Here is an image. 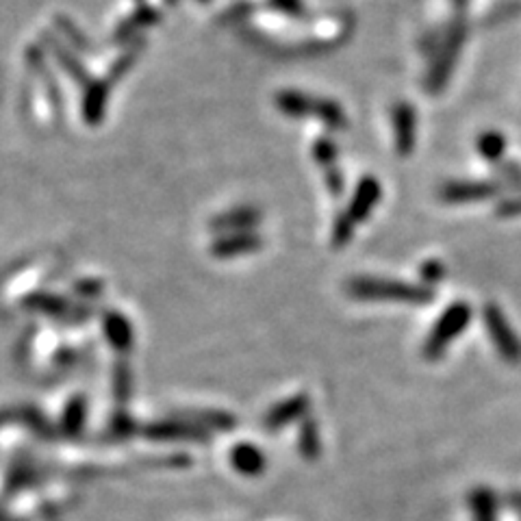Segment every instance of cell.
<instances>
[{
	"label": "cell",
	"instance_id": "24",
	"mask_svg": "<svg viewBox=\"0 0 521 521\" xmlns=\"http://www.w3.org/2000/svg\"><path fill=\"white\" fill-rule=\"evenodd\" d=\"M521 213V198H510L498 204V216H517Z\"/></svg>",
	"mask_w": 521,
	"mask_h": 521
},
{
	"label": "cell",
	"instance_id": "23",
	"mask_svg": "<svg viewBox=\"0 0 521 521\" xmlns=\"http://www.w3.org/2000/svg\"><path fill=\"white\" fill-rule=\"evenodd\" d=\"M250 13H252V4L237 3L235 7H231L226 13H224V20H226V22H237V20H243V18H248Z\"/></svg>",
	"mask_w": 521,
	"mask_h": 521
},
{
	"label": "cell",
	"instance_id": "11",
	"mask_svg": "<svg viewBox=\"0 0 521 521\" xmlns=\"http://www.w3.org/2000/svg\"><path fill=\"white\" fill-rule=\"evenodd\" d=\"M146 435L150 439H165V441H207L209 432L202 430L201 426L192 422L172 420V422H159L146 428Z\"/></svg>",
	"mask_w": 521,
	"mask_h": 521
},
{
	"label": "cell",
	"instance_id": "10",
	"mask_svg": "<svg viewBox=\"0 0 521 521\" xmlns=\"http://www.w3.org/2000/svg\"><path fill=\"white\" fill-rule=\"evenodd\" d=\"M263 220V213L252 204H243V207H235L231 211H224L211 220V228L222 235L228 233H246L252 231Z\"/></svg>",
	"mask_w": 521,
	"mask_h": 521
},
{
	"label": "cell",
	"instance_id": "21",
	"mask_svg": "<svg viewBox=\"0 0 521 521\" xmlns=\"http://www.w3.org/2000/svg\"><path fill=\"white\" fill-rule=\"evenodd\" d=\"M272 4H274L279 12L287 13V16H304V4H302V0H272Z\"/></svg>",
	"mask_w": 521,
	"mask_h": 521
},
{
	"label": "cell",
	"instance_id": "2",
	"mask_svg": "<svg viewBox=\"0 0 521 521\" xmlns=\"http://www.w3.org/2000/svg\"><path fill=\"white\" fill-rule=\"evenodd\" d=\"M274 100L279 111L289 118H311L313 115L333 130L348 129V118L335 100L320 99V96L304 94L298 90H282L276 94Z\"/></svg>",
	"mask_w": 521,
	"mask_h": 521
},
{
	"label": "cell",
	"instance_id": "16",
	"mask_svg": "<svg viewBox=\"0 0 521 521\" xmlns=\"http://www.w3.org/2000/svg\"><path fill=\"white\" fill-rule=\"evenodd\" d=\"M298 450L306 461L320 459L321 452V437H320V426L313 417H304L300 423L298 432Z\"/></svg>",
	"mask_w": 521,
	"mask_h": 521
},
{
	"label": "cell",
	"instance_id": "12",
	"mask_svg": "<svg viewBox=\"0 0 521 521\" xmlns=\"http://www.w3.org/2000/svg\"><path fill=\"white\" fill-rule=\"evenodd\" d=\"M261 246L263 240L252 231L228 233V235L217 237L216 243L211 246V255L220 257V259H231V257L250 255V252L259 250Z\"/></svg>",
	"mask_w": 521,
	"mask_h": 521
},
{
	"label": "cell",
	"instance_id": "22",
	"mask_svg": "<svg viewBox=\"0 0 521 521\" xmlns=\"http://www.w3.org/2000/svg\"><path fill=\"white\" fill-rule=\"evenodd\" d=\"M326 185H328V192L333 193L335 198H339L341 193H343L345 183H343V177H341V172L337 168L326 170Z\"/></svg>",
	"mask_w": 521,
	"mask_h": 521
},
{
	"label": "cell",
	"instance_id": "3",
	"mask_svg": "<svg viewBox=\"0 0 521 521\" xmlns=\"http://www.w3.org/2000/svg\"><path fill=\"white\" fill-rule=\"evenodd\" d=\"M467 40V22L459 18V20L452 22L450 31L443 36V42L439 51L435 52V59H432V67L426 76V90L428 94H439L443 87L450 81L452 72H454L456 61H459L462 43Z\"/></svg>",
	"mask_w": 521,
	"mask_h": 521
},
{
	"label": "cell",
	"instance_id": "8",
	"mask_svg": "<svg viewBox=\"0 0 521 521\" xmlns=\"http://www.w3.org/2000/svg\"><path fill=\"white\" fill-rule=\"evenodd\" d=\"M501 185L493 181H450L441 187L439 198L447 204L478 202L498 196Z\"/></svg>",
	"mask_w": 521,
	"mask_h": 521
},
{
	"label": "cell",
	"instance_id": "9",
	"mask_svg": "<svg viewBox=\"0 0 521 521\" xmlns=\"http://www.w3.org/2000/svg\"><path fill=\"white\" fill-rule=\"evenodd\" d=\"M383 196V187L378 183V178L374 177H365L361 178V183L357 185L352 193V201H350L348 209H345V216L350 217L354 224L367 220L372 216L374 207H376L378 201Z\"/></svg>",
	"mask_w": 521,
	"mask_h": 521
},
{
	"label": "cell",
	"instance_id": "1",
	"mask_svg": "<svg viewBox=\"0 0 521 521\" xmlns=\"http://www.w3.org/2000/svg\"><path fill=\"white\" fill-rule=\"evenodd\" d=\"M350 298L363 302H402V304H428L435 298V291L426 285L404 282L376 276H357L345 285Z\"/></svg>",
	"mask_w": 521,
	"mask_h": 521
},
{
	"label": "cell",
	"instance_id": "13",
	"mask_svg": "<svg viewBox=\"0 0 521 521\" xmlns=\"http://www.w3.org/2000/svg\"><path fill=\"white\" fill-rule=\"evenodd\" d=\"M231 465L237 474L255 478L265 471L267 461L261 447H257L255 443H237L231 450Z\"/></svg>",
	"mask_w": 521,
	"mask_h": 521
},
{
	"label": "cell",
	"instance_id": "14",
	"mask_svg": "<svg viewBox=\"0 0 521 521\" xmlns=\"http://www.w3.org/2000/svg\"><path fill=\"white\" fill-rule=\"evenodd\" d=\"M189 422L201 426L207 432H224L233 430L237 426V417L233 413L226 411H213V408H204V411H189L187 413Z\"/></svg>",
	"mask_w": 521,
	"mask_h": 521
},
{
	"label": "cell",
	"instance_id": "7",
	"mask_svg": "<svg viewBox=\"0 0 521 521\" xmlns=\"http://www.w3.org/2000/svg\"><path fill=\"white\" fill-rule=\"evenodd\" d=\"M311 400L306 393H296V396H289L287 400L276 402L270 411L263 415V428L267 432H279L282 428H287L289 423L304 420L306 413H309Z\"/></svg>",
	"mask_w": 521,
	"mask_h": 521
},
{
	"label": "cell",
	"instance_id": "26",
	"mask_svg": "<svg viewBox=\"0 0 521 521\" xmlns=\"http://www.w3.org/2000/svg\"><path fill=\"white\" fill-rule=\"evenodd\" d=\"M202 3H207V0H202Z\"/></svg>",
	"mask_w": 521,
	"mask_h": 521
},
{
	"label": "cell",
	"instance_id": "5",
	"mask_svg": "<svg viewBox=\"0 0 521 521\" xmlns=\"http://www.w3.org/2000/svg\"><path fill=\"white\" fill-rule=\"evenodd\" d=\"M482 320H485L486 333H489V337L493 341L500 357L509 363H519L521 341L517 335H515L513 326L506 320L504 311H501L498 304H485V309H482Z\"/></svg>",
	"mask_w": 521,
	"mask_h": 521
},
{
	"label": "cell",
	"instance_id": "20",
	"mask_svg": "<svg viewBox=\"0 0 521 521\" xmlns=\"http://www.w3.org/2000/svg\"><path fill=\"white\" fill-rule=\"evenodd\" d=\"M420 274L426 287L437 285V282H441L443 276H446V265H443L441 261H426L420 267Z\"/></svg>",
	"mask_w": 521,
	"mask_h": 521
},
{
	"label": "cell",
	"instance_id": "4",
	"mask_svg": "<svg viewBox=\"0 0 521 521\" xmlns=\"http://www.w3.org/2000/svg\"><path fill=\"white\" fill-rule=\"evenodd\" d=\"M471 321V306L467 302H454V304L447 306L441 313V318L437 320V324L432 326L430 335L423 341V357L428 361H437L446 354L447 345L454 339L461 337L462 330L467 328V324Z\"/></svg>",
	"mask_w": 521,
	"mask_h": 521
},
{
	"label": "cell",
	"instance_id": "19",
	"mask_svg": "<svg viewBox=\"0 0 521 521\" xmlns=\"http://www.w3.org/2000/svg\"><path fill=\"white\" fill-rule=\"evenodd\" d=\"M354 228H357V224L345 216V211L339 213V216L335 217V226H333V246L335 248L348 246L354 235Z\"/></svg>",
	"mask_w": 521,
	"mask_h": 521
},
{
	"label": "cell",
	"instance_id": "6",
	"mask_svg": "<svg viewBox=\"0 0 521 521\" xmlns=\"http://www.w3.org/2000/svg\"><path fill=\"white\" fill-rule=\"evenodd\" d=\"M393 144L400 157H408L417 144V114L407 100H400L391 109Z\"/></svg>",
	"mask_w": 521,
	"mask_h": 521
},
{
	"label": "cell",
	"instance_id": "17",
	"mask_svg": "<svg viewBox=\"0 0 521 521\" xmlns=\"http://www.w3.org/2000/svg\"><path fill=\"white\" fill-rule=\"evenodd\" d=\"M478 148L480 157L485 161H491V163H501L504 161V153H506V138L498 130H486L478 138Z\"/></svg>",
	"mask_w": 521,
	"mask_h": 521
},
{
	"label": "cell",
	"instance_id": "25",
	"mask_svg": "<svg viewBox=\"0 0 521 521\" xmlns=\"http://www.w3.org/2000/svg\"><path fill=\"white\" fill-rule=\"evenodd\" d=\"M509 506L513 509V513L517 515L519 521H521V493H517V491H515V493H510L509 495Z\"/></svg>",
	"mask_w": 521,
	"mask_h": 521
},
{
	"label": "cell",
	"instance_id": "15",
	"mask_svg": "<svg viewBox=\"0 0 521 521\" xmlns=\"http://www.w3.org/2000/svg\"><path fill=\"white\" fill-rule=\"evenodd\" d=\"M470 509L474 521H498V498L489 486H476L471 491Z\"/></svg>",
	"mask_w": 521,
	"mask_h": 521
},
{
	"label": "cell",
	"instance_id": "18",
	"mask_svg": "<svg viewBox=\"0 0 521 521\" xmlns=\"http://www.w3.org/2000/svg\"><path fill=\"white\" fill-rule=\"evenodd\" d=\"M313 157L324 170H333L337 168V157H339V148L333 139L321 138L313 144Z\"/></svg>",
	"mask_w": 521,
	"mask_h": 521
}]
</instances>
